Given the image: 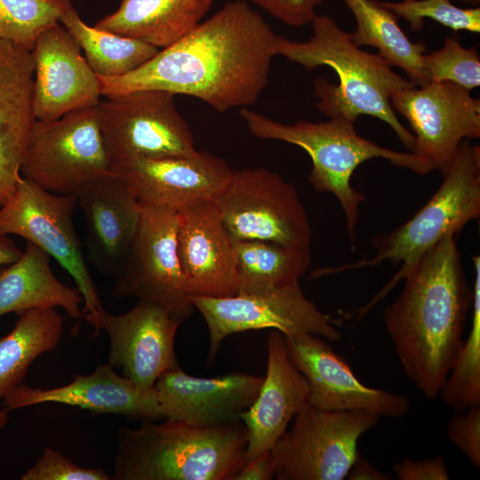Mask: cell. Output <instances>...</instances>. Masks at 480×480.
Masks as SVG:
<instances>
[{
	"label": "cell",
	"mask_w": 480,
	"mask_h": 480,
	"mask_svg": "<svg viewBox=\"0 0 480 480\" xmlns=\"http://www.w3.org/2000/svg\"><path fill=\"white\" fill-rule=\"evenodd\" d=\"M70 0H0V40L32 51L38 36L60 23Z\"/></svg>",
	"instance_id": "32"
},
{
	"label": "cell",
	"mask_w": 480,
	"mask_h": 480,
	"mask_svg": "<svg viewBox=\"0 0 480 480\" xmlns=\"http://www.w3.org/2000/svg\"><path fill=\"white\" fill-rule=\"evenodd\" d=\"M111 171L141 205L174 211L203 201H213L226 185L232 169L208 151L189 156L137 159Z\"/></svg>",
	"instance_id": "17"
},
{
	"label": "cell",
	"mask_w": 480,
	"mask_h": 480,
	"mask_svg": "<svg viewBox=\"0 0 480 480\" xmlns=\"http://www.w3.org/2000/svg\"><path fill=\"white\" fill-rule=\"evenodd\" d=\"M364 410L327 411L305 404L271 449L278 480H342L357 459L359 438L379 422Z\"/></svg>",
	"instance_id": "9"
},
{
	"label": "cell",
	"mask_w": 480,
	"mask_h": 480,
	"mask_svg": "<svg viewBox=\"0 0 480 480\" xmlns=\"http://www.w3.org/2000/svg\"><path fill=\"white\" fill-rule=\"evenodd\" d=\"M275 475L274 460L268 451L244 462L231 480H271Z\"/></svg>",
	"instance_id": "39"
},
{
	"label": "cell",
	"mask_w": 480,
	"mask_h": 480,
	"mask_svg": "<svg viewBox=\"0 0 480 480\" xmlns=\"http://www.w3.org/2000/svg\"><path fill=\"white\" fill-rule=\"evenodd\" d=\"M267 350L266 375L255 400L240 418L247 433L244 462L271 451L308 403V384L289 359L281 332H270Z\"/></svg>",
	"instance_id": "22"
},
{
	"label": "cell",
	"mask_w": 480,
	"mask_h": 480,
	"mask_svg": "<svg viewBox=\"0 0 480 480\" xmlns=\"http://www.w3.org/2000/svg\"><path fill=\"white\" fill-rule=\"evenodd\" d=\"M461 1H463V2H468V3H470V4H475V5H476V4L478 5L479 3H480V0H461Z\"/></svg>",
	"instance_id": "43"
},
{
	"label": "cell",
	"mask_w": 480,
	"mask_h": 480,
	"mask_svg": "<svg viewBox=\"0 0 480 480\" xmlns=\"http://www.w3.org/2000/svg\"><path fill=\"white\" fill-rule=\"evenodd\" d=\"M81 47L57 23L37 37L35 61L34 108L37 120L52 121L81 108L96 107L100 89Z\"/></svg>",
	"instance_id": "19"
},
{
	"label": "cell",
	"mask_w": 480,
	"mask_h": 480,
	"mask_svg": "<svg viewBox=\"0 0 480 480\" xmlns=\"http://www.w3.org/2000/svg\"><path fill=\"white\" fill-rule=\"evenodd\" d=\"M394 472L399 480H448L450 475L442 456L414 460L404 458L394 464Z\"/></svg>",
	"instance_id": "38"
},
{
	"label": "cell",
	"mask_w": 480,
	"mask_h": 480,
	"mask_svg": "<svg viewBox=\"0 0 480 480\" xmlns=\"http://www.w3.org/2000/svg\"><path fill=\"white\" fill-rule=\"evenodd\" d=\"M20 173L58 195H76L113 173L100 133L97 106L52 120H36Z\"/></svg>",
	"instance_id": "8"
},
{
	"label": "cell",
	"mask_w": 480,
	"mask_h": 480,
	"mask_svg": "<svg viewBox=\"0 0 480 480\" xmlns=\"http://www.w3.org/2000/svg\"><path fill=\"white\" fill-rule=\"evenodd\" d=\"M12 330L0 338V399L22 383L28 368L41 355L52 351L63 333L56 308L19 312Z\"/></svg>",
	"instance_id": "28"
},
{
	"label": "cell",
	"mask_w": 480,
	"mask_h": 480,
	"mask_svg": "<svg viewBox=\"0 0 480 480\" xmlns=\"http://www.w3.org/2000/svg\"><path fill=\"white\" fill-rule=\"evenodd\" d=\"M6 409L0 410V434L2 430L5 428L9 420V414Z\"/></svg>",
	"instance_id": "42"
},
{
	"label": "cell",
	"mask_w": 480,
	"mask_h": 480,
	"mask_svg": "<svg viewBox=\"0 0 480 480\" xmlns=\"http://www.w3.org/2000/svg\"><path fill=\"white\" fill-rule=\"evenodd\" d=\"M397 18H402L410 24L412 31L423 28L424 18L431 19L439 24L450 28L455 32L467 30L480 32V8H460L451 0H410L402 2L379 1Z\"/></svg>",
	"instance_id": "33"
},
{
	"label": "cell",
	"mask_w": 480,
	"mask_h": 480,
	"mask_svg": "<svg viewBox=\"0 0 480 480\" xmlns=\"http://www.w3.org/2000/svg\"><path fill=\"white\" fill-rule=\"evenodd\" d=\"M23 251L7 235L0 233V268L6 267L20 258Z\"/></svg>",
	"instance_id": "41"
},
{
	"label": "cell",
	"mask_w": 480,
	"mask_h": 480,
	"mask_svg": "<svg viewBox=\"0 0 480 480\" xmlns=\"http://www.w3.org/2000/svg\"><path fill=\"white\" fill-rule=\"evenodd\" d=\"M240 116L255 137L288 142L308 154L312 162L308 180L316 191L332 194L337 198L352 244L356 236L360 204L365 200V196L351 185L353 173L361 164L372 158H383L420 175L435 170L428 159L414 152L393 150L360 136L355 123L342 116L318 123L284 124L244 108Z\"/></svg>",
	"instance_id": "6"
},
{
	"label": "cell",
	"mask_w": 480,
	"mask_h": 480,
	"mask_svg": "<svg viewBox=\"0 0 480 480\" xmlns=\"http://www.w3.org/2000/svg\"><path fill=\"white\" fill-rule=\"evenodd\" d=\"M77 196L49 192L21 177L0 206V233L24 238L52 257L73 278L83 298L82 317L100 332L104 310L74 225Z\"/></svg>",
	"instance_id": "7"
},
{
	"label": "cell",
	"mask_w": 480,
	"mask_h": 480,
	"mask_svg": "<svg viewBox=\"0 0 480 480\" xmlns=\"http://www.w3.org/2000/svg\"><path fill=\"white\" fill-rule=\"evenodd\" d=\"M349 480H390L392 476L382 473L375 468L369 461L358 455L348 475Z\"/></svg>",
	"instance_id": "40"
},
{
	"label": "cell",
	"mask_w": 480,
	"mask_h": 480,
	"mask_svg": "<svg viewBox=\"0 0 480 480\" xmlns=\"http://www.w3.org/2000/svg\"><path fill=\"white\" fill-rule=\"evenodd\" d=\"M263 376L235 372L192 376L180 367L164 372L154 389L164 420L212 428L236 423L255 400Z\"/></svg>",
	"instance_id": "20"
},
{
	"label": "cell",
	"mask_w": 480,
	"mask_h": 480,
	"mask_svg": "<svg viewBox=\"0 0 480 480\" xmlns=\"http://www.w3.org/2000/svg\"><path fill=\"white\" fill-rule=\"evenodd\" d=\"M404 1H410V0H404Z\"/></svg>",
	"instance_id": "44"
},
{
	"label": "cell",
	"mask_w": 480,
	"mask_h": 480,
	"mask_svg": "<svg viewBox=\"0 0 480 480\" xmlns=\"http://www.w3.org/2000/svg\"><path fill=\"white\" fill-rule=\"evenodd\" d=\"M188 299L207 325L209 363L227 337L245 331L273 329L284 336L310 333L332 342L341 340L337 320L307 298L299 283L228 297Z\"/></svg>",
	"instance_id": "12"
},
{
	"label": "cell",
	"mask_w": 480,
	"mask_h": 480,
	"mask_svg": "<svg viewBox=\"0 0 480 480\" xmlns=\"http://www.w3.org/2000/svg\"><path fill=\"white\" fill-rule=\"evenodd\" d=\"M191 313L138 300L130 310L100 316V331L109 340L108 364L142 391H152L166 371L179 368L174 339Z\"/></svg>",
	"instance_id": "15"
},
{
	"label": "cell",
	"mask_w": 480,
	"mask_h": 480,
	"mask_svg": "<svg viewBox=\"0 0 480 480\" xmlns=\"http://www.w3.org/2000/svg\"><path fill=\"white\" fill-rule=\"evenodd\" d=\"M480 217V148L464 140L459 146L443 182L415 214L396 228L371 238L374 255L356 262L319 268L312 277L378 266L401 264L394 276L358 310L367 314L400 282L404 274L447 235L457 236Z\"/></svg>",
	"instance_id": "5"
},
{
	"label": "cell",
	"mask_w": 480,
	"mask_h": 480,
	"mask_svg": "<svg viewBox=\"0 0 480 480\" xmlns=\"http://www.w3.org/2000/svg\"><path fill=\"white\" fill-rule=\"evenodd\" d=\"M215 0H122L94 28L166 48L192 30Z\"/></svg>",
	"instance_id": "25"
},
{
	"label": "cell",
	"mask_w": 480,
	"mask_h": 480,
	"mask_svg": "<svg viewBox=\"0 0 480 480\" xmlns=\"http://www.w3.org/2000/svg\"><path fill=\"white\" fill-rule=\"evenodd\" d=\"M284 338L289 359L307 380L312 406L327 411L364 410L393 418L408 412L407 396L362 383L322 337L300 333Z\"/></svg>",
	"instance_id": "16"
},
{
	"label": "cell",
	"mask_w": 480,
	"mask_h": 480,
	"mask_svg": "<svg viewBox=\"0 0 480 480\" xmlns=\"http://www.w3.org/2000/svg\"><path fill=\"white\" fill-rule=\"evenodd\" d=\"M84 50L85 59L97 76L127 74L154 57L158 48L127 36L89 27L70 5L60 19Z\"/></svg>",
	"instance_id": "30"
},
{
	"label": "cell",
	"mask_w": 480,
	"mask_h": 480,
	"mask_svg": "<svg viewBox=\"0 0 480 480\" xmlns=\"http://www.w3.org/2000/svg\"><path fill=\"white\" fill-rule=\"evenodd\" d=\"M244 423L200 428L143 421L116 434L115 480H231L244 463Z\"/></svg>",
	"instance_id": "4"
},
{
	"label": "cell",
	"mask_w": 480,
	"mask_h": 480,
	"mask_svg": "<svg viewBox=\"0 0 480 480\" xmlns=\"http://www.w3.org/2000/svg\"><path fill=\"white\" fill-rule=\"evenodd\" d=\"M455 235H447L403 276L383 315L399 363L414 386L436 399L464 342L472 303Z\"/></svg>",
	"instance_id": "2"
},
{
	"label": "cell",
	"mask_w": 480,
	"mask_h": 480,
	"mask_svg": "<svg viewBox=\"0 0 480 480\" xmlns=\"http://www.w3.org/2000/svg\"><path fill=\"white\" fill-rule=\"evenodd\" d=\"M21 480H110L101 468L76 465L59 451L46 447L36 463L21 476Z\"/></svg>",
	"instance_id": "35"
},
{
	"label": "cell",
	"mask_w": 480,
	"mask_h": 480,
	"mask_svg": "<svg viewBox=\"0 0 480 480\" xmlns=\"http://www.w3.org/2000/svg\"><path fill=\"white\" fill-rule=\"evenodd\" d=\"M50 260L27 242L20 258L0 270V317L31 308H61L70 317L82 318L79 291L55 276Z\"/></svg>",
	"instance_id": "26"
},
{
	"label": "cell",
	"mask_w": 480,
	"mask_h": 480,
	"mask_svg": "<svg viewBox=\"0 0 480 480\" xmlns=\"http://www.w3.org/2000/svg\"><path fill=\"white\" fill-rule=\"evenodd\" d=\"M278 36L244 0L226 3L136 69L97 76L108 98L162 90L201 100L218 112L254 104L268 83Z\"/></svg>",
	"instance_id": "1"
},
{
	"label": "cell",
	"mask_w": 480,
	"mask_h": 480,
	"mask_svg": "<svg viewBox=\"0 0 480 480\" xmlns=\"http://www.w3.org/2000/svg\"><path fill=\"white\" fill-rule=\"evenodd\" d=\"M32 52L0 40V206L20 180L28 140L37 120Z\"/></svg>",
	"instance_id": "23"
},
{
	"label": "cell",
	"mask_w": 480,
	"mask_h": 480,
	"mask_svg": "<svg viewBox=\"0 0 480 480\" xmlns=\"http://www.w3.org/2000/svg\"><path fill=\"white\" fill-rule=\"evenodd\" d=\"M429 82L450 81L472 90L480 85L477 48H465L455 37H445L441 49L424 55Z\"/></svg>",
	"instance_id": "34"
},
{
	"label": "cell",
	"mask_w": 480,
	"mask_h": 480,
	"mask_svg": "<svg viewBox=\"0 0 480 480\" xmlns=\"http://www.w3.org/2000/svg\"><path fill=\"white\" fill-rule=\"evenodd\" d=\"M238 292L249 293L299 283L310 261L309 247L262 240L234 239Z\"/></svg>",
	"instance_id": "29"
},
{
	"label": "cell",
	"mask_w": 480,
	"mask_h": 480,
	"mask_svg": "<svg viewBox=\"0 0 480 480\" xmlns=\"http://www.w3.org/2000/svg\"><path fill=\"white\" fill-rule=\"evenodd\" d=\"M313 34L305 42L283 36L276 40V55L313 70L332 68L339 77L332 84L319 77L314 81V93L319 100L316 108L329 118L342 116L356 122L368 115L387 123L408 148L414 146V135L398 120L390 99L397 92L415 86L395 73L379 54L361 50L328 16L316 15L311 21Z\"/></svg>",
	"instance_id": "3"
},
{
	"label": "cell",
	"mask_w": 480,
	"mask_h": 480,
	"mask_svg": "<svg viewBox=\"0 0 480 480\" xmlns=\"http://www.w3.org/2000/svg\"><path fill=\"white\" fill-rule=\"evenodd\" d=\"M276 19L291 27L311 23L316 8L324 0H251Z\"/></svg>",
	"instance_id": "37"
},
{
	"label": "cell",
	"mask_w": 480,
	"mask_h": 480,
	"mask_svg": "<svg viewBox=\"0 0 480 480\" xmlns=\"http://www.w3.org/2000/svg\"><path fill=\"white\" fill-rule=\"evenodd\" d=\"M212 202L236 240L309 247L311 227L297 190L268 169L232 170Z\"/></svg>",
	"instance_id": "11"
},
{
	"label": "cell",
	"mask_w": 480,
	"mask_h": 480,
	"mask_svg": "<svg viewBox=\"0 0 480 480\" xmlns=\"http://www.w3.org/2000/svg\"><path fill=\"white\" fill-rule=\"evenodd\" d=\"M3 399L7 411L55 403L142 421L164 419L155 389L140 390L132 380L118 375L108 363L58 388L42 389L20 383Z\"/></svg>",
	"instance_id": "21"
},
{
	"label": "cell",
	"mask_w": 480,
	"mask_h": 480,
	"mask_svg": "<svg viewBox=\"0 0 480 480\" xmlns=\"http://www.w3.org/2000/svg\"><path fill=\"white\" fill-rule=\"evenodd\" d=\"M140 205L137 228L125 259L116 275L112 295L134 297L193 312L177 253L178 212Z\"/></svg>",
	"instance_id": "13"
},
{
	"label": "cell",
	"mask_w": 480,
	"mask_h": 480,
	"mask_svg": "<svg viewBox=\"0 0 480 480\" xmlns=\"http://www.w3.org/2000/svg\"><path fill=\"white\" fill-rule=\"evenodd\" d=\"M471 329L464 340L438 396L457 412L480 405V256L472 257Z\"/></svg>",
	"instance_id": "31"
},
{
	"label": "cell",
	"mask_w": 480,
	"mask_h": 480,
	"mask_svg": "<svg viewBox=\"0 0 480 480\" xmlns=\"http://www.w3.org/2000/svg\"><path fill=\"white\" fill-rule=\"evenodd\" d=\"M446 436L475 467H480V405L458 412L449 420Z\"/></svg>",
	"instance_id": "36"
},
{
	"label": "cell",
	"mask_w": 480,
	"mask_h": 480,
	"mask_svg": "<svg viewBox=\"0 0 480 480\" xmlns=\"http://www.w3.org/2000/svg\"><path fill=\"white\" fill-rule=\"evenodd\" d=\"M177 253L188 297L220 298L238 292L234 238L212 201L178 211Z\"/></svg>",
	"instance_id": "18"
},
{
	"label": "cell",
	"mask_w": 480,
	"mask_h": 480,
	"mask_svg": "<svg viewBox=\"0 0 480 480\" xmlns=\"http://www.w3.org/2000/svg\"><path fill=\"white\" fill-rule=\"evenodd\" d=\"M174 98L166 91L140 90L99 102V124L110 169L137 159L198 152Z\"/></svg>",
	"instance_id": "10"
},
{
	"label": "cell",
	"mask_w": 480,
	"mask_h": 480,
	"mask_svg": "<svg viewBox=\"0 0 480 480\" xmlns=\"http://www.w3.org/2000/svg\"><path fill=\"white\" fill-rule=\"evenodd\" d=\"M390 103L413 131L412 152L428 159L442 176L460 144L480 137V100L452 82L403 89L391 97Z\"/></svg>",
	"instance_id": "14"
},
{
	"label": "cell",
	"mask_w": 480,
	"mask_h": 480,
	"mask_svg": "<svg viewBox=\"0 0 480 480\" xmlns=\"http://www.w3.org/2000/svg\"><path fill=\"white\" fill-rule=\"evenodd\" d=\"M353 13L356 28L348 33L357 47L372 46L391 67L400 68L415 86H424L429 78L424 65L427 47L414 43L400 28L397 16L378 0H343Z\"/></svg>",
	"instance_id": "27"
},
{
	"label": "cell",
	"mask_w": 480,
	"mask_h": 480,
	"mask_svg": "<svg viewBox=\"0 0 480 480\" xmlns=\"http://www.w3.org/2000/svg\"><path fill=\"white\" fill-rule=\"evenodd\" d=\"M77 205L84 216L91 264L115 277L137 228L140 213L138 200L113 172L84 188L77 195Z\"/></svg>",
	"instance_id": "24"
}]
</instances>
